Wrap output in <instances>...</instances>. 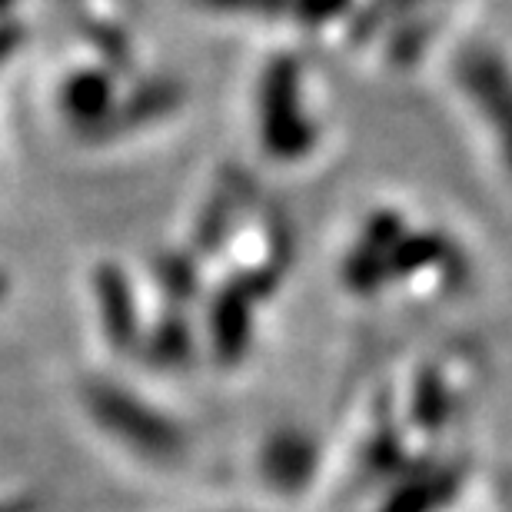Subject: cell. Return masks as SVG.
Instances as JSON below:
<instances>
[{
  "label": "cell",
  "instance_id": "8992f818",
  "mask_svg": "<svg viewBox=\"0 0 512 512\" xmlns=\"http://www.w3.org/2000/svg\"><path fill=\"white\" fill-rule=\"evenodd\" d=\"M469 0H360L346 54L380 74L409 77L439 64L469 27Z\"/></svg>",
  "mask_w": 512,
  "mask_h": 512
},
{
  "label": "cell",
  "instance_id": "9c48e42d",
  "mask_svg": "<svg viewBox=\"0 0 512 512\" xmlns=\"http://www.w3.org/2000/svg\"><path fill=\"white\" fill-rule=\"evenodd\" d=\"M320 446L310 433L296 426L273 429L260 446V473L270 486H280L286 493L306 486L316 473V456Z\"/></svg>",
  "mask_w": 512,
  "mask_h": 512
},
{
  "label": "cell",
  "instance_id": "6da1fadb",
  "mask_svg": "<svg viewBox=\"0 0 512 512\" xmlns=\"http://www.w3.org/2000/svg\"><path fill=\"white\" fill-rule=\"evenodd\" d=\"M333 276L350 303L433 306L473 286L476 253L449 220L403 200H380L346 230Z\"/></svg>",
  "mask_w": 512,
  "mask_h": 512
},
{
  "label": "cell",
  "instance_id": "7a4b0ae2",
  "mask_svg": "<svg viewBox=\"0 0 512 512\" xmlns=\"http://www.w3.org/2000/svg\"><path fill=\"white\" fill-rule=\"evenodd\" d=\"M187 110V84L167 70L140 67L137 50L77 44L50 80V117L57 130L90 153L124 150L177 124Z\"/></svg>",
  "mask_w": 512,
  "mask_h": 512
},
{
  "label": "cell",
  "instance_id": "5b68a950",
  "mask_svg": "<svg viewBox=\"0 0 512 512\" xmlns=\"http://www.w3.org/2000/svg\"><path fill=\"white\" fill-rule=\"evenodd\" d=\"M436 67L449 104L512 193V40L493 27L469 24Z\"/></svg>",
  "mask_w": 512,
  "mask_h": 512
},
{
  "label": "cell",
  "instance_id": "277c9868",
  "mask_svg": "<svg viewBox=\"0 0 512 512\" xmlns=\"http://www.w3.org/2000/svg\"><path fill=\"white\" fill-rule=\"evenodd\" d=\"M77 406L97 436L117 453L150 469H173L190 459V426L127 366H94L77 380Z\"/></svg>",
  "mask_w": 512,
  "mask_h": 512
},
{
  "label": "cell",
  "instance_id": "3957f363",
  "mask_svg": "<svg viewBox=\"0 0 512 512\" xmlns=\"http://www.w3.org/2000/svg\"><path fill=\"white\" fill-rule=\"evenodd\" d=\"M247 133L256 160L300 173L323 160L333 140V114L313 47L266 40L247 84Z\"/></svg>",
  "mask_w": 512,
  "mask_h": 512
},
{
  "label": "cell",
  "instance_id": "52a82bcc",
  "mask_svg": "<svg viewBox=\"0 0 512 512\" xmlns=\"http://www.w3.org/2000/svg\"><path fill=\"white\" fill-rule=\"evenodd\" d=\"M193 17L220 27L256 30L266 40L306 47H346L360 0H180Z\"/></svg>",
  "mask_w": 512,
  "mask_h": 512
},
{
  "label": "cell",
  "instance_id": "ba28073f",
  "mask_svg": "<svg viewBox=\"0 0 512 512\" xmlns=\"http://www.w3.org/2000/svg\"><path fill=\"white\" fill-rule=\"evenodd\" d=\"M87 316L107 363L137 370L153 323V296L143 263L100 256L87 273Z\"/></svg>",
  "mask_w": 512,
  "mask_h": 512
}]
</instances>
